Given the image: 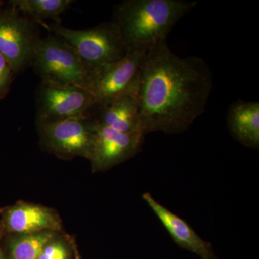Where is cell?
Segmentation results:
<instances>
[{
	"label": "cell",
	"mask_w": 259,
	"mask_h": 259,
	"mask_svg": "<svg viewBox=\"0 0 259 259\" xmlns=\"http://www.w3.org/2000/svg\"><path fill=\"white\" fill-rule=\"evenodd\" d=\"M227 124L232 136L247 147H259V103L238 100L228 109Z\"/></svg>",
	"instance_id": "13"
},
{
	"label": "cell",
	"mask_w": 259,
	"mask_h": 259,
	"mask_svg": "<svg viewBox=\"0 0 259 259\" xmlns=\"http://www.w3.org/2000/svg\"><path fill=\"white\" fill-rule=\"evenodd\" d=\"M97 102L91 92L76 85L41 81L36 92V122L92 117Z\"/></svg>",
	"instance_id": "5"
},
{
	"label": "cell",
	"mask_w": 259,
	"mask_h": 259,
	"mask_svg": "<svg viewBox=\"0 0 259 259\" xmlns=\"http://www.w3.org/2000/svg\"><path fill=\"white\" fill-rule=\"evenodd\" d=\"M36 123L40 144L47 151L64 159L76 156L90 159L94 140L92 117Z\"/></svg>",
	"instance_id": "6"
},
{
	"label": "cell",
	"mask_w": 259,
	"mask_h": 259,
	"mask_svg": "<svg viewBox=\"0 0 259 259\" xmlns=\"http://www.w3.org/2000/svg\"><path fill=\"white\" fill-rule=\"evenodd\" d=\"M92 118L97 123L119 132L143 134L139 120L138 92L121 95L106 105H97Z\"/></svg>",
	"instance_id": "12"
},
{
	"label": "cell",
	"mask_w": 259,
	"mask_h": 259,
	"mask_svg": "<svg viewBox=\"0 0 259 259\" xmlns=\"http://www.w3.org/2000/svg\"><path fill=\"white\" fill-rule=\"evenodd\" d=\"M76 259H80L79 255H76Z\"/></svg>",
	"instance_id": "19"
},
{
	"label": "cell",
	"mask_w": 259,
	"mask_h": 259,
	"mask_svg": "<svg viewBox=\"0 0 259 259\" xmlns=\"http://www.w3.org/2000/svg\"><path fill=\"white\" fill-rule=\"evenodd\" d=\"M146 52L127 50L120 60L93 70L90 92L98 105H106L125 94L138 92L140 66Z\"/></svg>",
	"instance_id": "8"
},
{
	"label": "cell",
	"mask_w": 259,
	"mask_h": 259,
	"mask_svg": "<svg viewBox=\"0 0 259 259\" xmlns=\"http://www.w3.org/2000/svg\"><path fill=\"white\" fill-rule=\"evenodd\" d=\"M74 48L92 70L120 60L127 52L120 29L113 21L86 30L65 28L60 23H39Z\"/></svg>",
	"instance_id": "4"
},
{
	"label": "cell",
	"mask_w": 259,
	"mask_h": 259,
	"mask_svg": "<svg viewBox=\"0 0 259 259\" xmlns=\"http://www.w3.org/2000/svg\"><path fill=\"white\" fill-rule=\"evenodd\" d=\"M93 129V148L89 159L93 171H107L141 151L145 136L141 133L119 132L95 120Z\"/></svg>",
	"instance_id": "9"
},
{
	"label": "cell",
	"mask_w": 259,
	"mask_h": 259,
	"mask_svg": "<svg viewBox=\"0 0 259 259\" xmlns=\"http://www.w3.org/2000/svg\"><path fill=\"white\" fill-rule=\"evenodd\" d=\"M183 0H125L117 5L112 21L127 50L147 51L167 36L177 22L197 5Z\"/></svg>",
	"instance_id": "2"
},
{
	"label": "cell",
	"mask_w": 259,
	"mask_h": 259,
	"mask_svg": "<svg viewBox=\"0 0 259 259\" xmlns=\"http://www.w3.org/2000/svg\"><path fill=\"white\" fill-rule=\"evenodd\" d=\"M54 232L17 235L10 240V259H37L42 248L55 236Z\"/></svg>",
	"instance_id": "15"
},
{
	"label": "cell",
	"mask_w": 259,
	"mask_h": 259,
	"mask_svg": "<svg viewBox=\"0 0 259 259\" xmlns=\"http://www.w3.org/2000/svg\"><path fill=\"white\" fill-rule=\"evenodd\" d=\"M4 228L17 235L60 231V218L52 209L39 204L18 202L3 209Z\"/></svg>",
	"instance_id": "10"
},
{
	"label": "cell",
	"mask_w": 259,
	"mask_h": 259,
	"mask_svg": "<svg viewBox=\"0 0 259 259\" xmlns=\"http://www.w3.org/2000/svg\"><path fill=\"white\" fill-rule=\"evenodd\" d=\"M41 81L59 85H76L90 91L93 70L64 39L55 34L40 38L31 61Z\"/></svg>",
	"instance_id": "3"
},
{
	"label": "cell",
	"mask_w": 259,
	"mask_h": 259,
	"mask_svg": "<svg viewBox=\"0 0 259 259\" xmlns=\"http://www.w3.org/2000/svg\"><path fill=\"white\" fill-rule=\"evenodd\" d=\"M0 259H5V255L1 250H0Z\"/></svg>",
	"instance_id": "18"
},
{
	"label": "cell",
	"mask_w": 259,
	"mask_h": 259,
	"mask_svg": "<svg viewBox=\"0 0 259 259\" xmlns=\"http://www.w3.org/2000/svg\"><path fill=\"white\" fill-rule=\"evenodd\" d=\"M202 259H205V258H202Z\"/></svg>",
	"instance_id": "20"
},
{
	"label": "cell",
	"mask_w": 259,
	"mask_h": 259,
	"mask_svg": "<svg viewBox=\"0 0 259 259\" xmlns=\"http://www.w3.org/2000/svg\"><path fill=\"white\" fill-rule=\"evenodd\" d=\"M34 23L12 7L0 12V54L15 74L31 64L40 39Z\"/></svg>",
	"instance_id": "7"
},
{
	"label": "cell",
	"mask_w": 259,
	"mask_h": 259,
	"mask_svg": "<svg viewBox=\"0 0 259 259\" xmlns=\"http://www.w3.org/2000/svg\"><path fill=\"white\" fill-rule=\"evenodd\" d=\"M12 8L35 23H41L45 19L55 20L60 23V16L70 5L71 0H13Z\"/></svg>",
	"instance_id": "14"
},
{
	"label": "cell",
	"mask_w": 259,
	"mask_h": 259,
	"mask_svg": "<svg viewBox=\"0 0 259 259\" xmlns=\"http://www.w3.org/2000/svg\"><path fill=\"white\" fill-rule=\"evenodd\" d=\"M143 199L179 246L196 253L202 258L217 259L212 244L201 238L188 223L158 202L149 192L143 194Z\"/></svg>",
	"instance_id": "11"
},
{
	"label": "cell",
	"mask_w": 259,
	"mask_h": 259,
	"mask_svg": "<svg viewBox=\"0 0 259 259\" xmlns=\"http://www.w3.org/2000/svg\"><path fill=\"white\" fill-rule=\"evenodd\" d=\"M212 87V71L201 58H181L166 40L148 49L141 60L138 87L143 134L187 131L205 110Z\"/></svg>",
	"instance_id": "1"
},
{
	"label": "cell",
	"mask_w": 259,
	"mask_h": 259,
	"mask_svg": "<svg viewBox=\"0 0 259 259\" xmlns=\"http://www.w3.org/2000/svg\"><path fill=\"white\" fill-rule=\"evenodd\" d=\"M14 74L8 61L0 54V99L6 96L10 91Z\"/></svg>",
	"instance_id": "17"
},
{
	"label": "cell",
	"mask_w": 259,
	"mask_h": 259,
	"mask_svg": "<svg viewBox=\"0 0 259 259\" xmlns=\"http://www.w3.org/2000/svg\"><path fill=\"white\" fill-rule=\"evenodd\" d=\"M69 257L67 245L54 237L44 245L37 259H69Z\"/></svg>",
	"instance_id": "16"
}]
</instances>
